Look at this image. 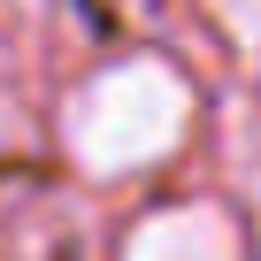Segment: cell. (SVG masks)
Segmentation results:
<instances>
[{
    "instance_id": "obj_1",
    "label": "cell",
    "mask_w": 261,
    "mask_h": 261,
    "mask_svg": "<svg viewBox=\"0 0 261 261\" xmlns=\"http://www.w3.org/2000/svg\"><path fill=\"white\" fill-rule=\"evenodd\" d=\"M192 130V85L162 62V54H130L115 69H100L69 115H62V139L69 162L92 177H130V169H154L162 154H177V139Z\"/></svg>"
},
{
    "instance_id": "obj_2",
    "label": "cell",
    "mask_w": 261,
    "mask_h": 261,
    "mask_svg": "<svg viewBox=\"0 0 261 261\" xmlns=\"http://www.w3.org/2000/svg\"><path fill=\"white\" fill-rule=\"evenodd\" d=\"M123 261H246V238H238V223L223 207L185 200V207H162V215H146L130 230Z\"/></svg>"
},
{
    "instance_id": "obj_3",
    "label": "cell",
    "mask_w": 261,
    "mask_h": 261,
    "mask_svg": "<svg viewBox=\"0 0 261 261\" xmlns=\"http://www.w3.org/2000/svg\"><path fill=\"white\" fill-rule=\"evenodd\" d=\"M207 16H215V31H223L238 54L261 62V0H207Z\"/></svg>"
},
{
    "instance_id": "obj_4",
    "label": "cell",
    "mask_w": 261,
    "mask_h": 261,
    "mask_svg": "<svg viewBox=\"0 0 261 261\" xmlns=\"http://www.w3.org/2000/svg\"><path fill=\"white\" fill-rule=\"evenodd\" d=\"M0 146H23V123H16V108L0 100Z\"/></svg>"
}]
</instances>
